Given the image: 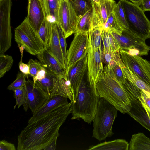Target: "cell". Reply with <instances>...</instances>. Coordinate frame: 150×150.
Returning a JSON list of instances; mask_svg holds the SVG:
<instances>
[{
    "label": "cell",
    "mask_w": 150,
    "mask_h": 150,
    "mask_svg": "<svg viewBox=\"0 0 150 150\" xmlns=\"http://www.w3.org/2000/svg\"><path fill=\"white\" fill-rule=\"evenodd\" d=\"M73 102L28 124L18 137V150H42L59 136V129L72 112Z\"/></svg>",
    "instance_id": "cell-1"
},
{
    "label": "cell",
    "mask_w": 150,
    "mask_h": 150,
    "mask_svg": "<svg viewBox=\"0 0 150 150\" xmlns=\"http://www.w3.org/2000/svg\"><path fill=\"white\" fill-rule=\"evenodd\" d=\"M97 92L121 113H127L132 107L131 99L122 84L115 78L111 69L106 65L96 85Z\"/></svg>",
    "instance_id": "cell-2"
},
{
    "label": "cell",
    "mask_w": 150,
    "mask_h": 150,
    "mask_svg": "<svg viewBox=\"0 0 150 150\" xmlns=\"http://www.w3.org/2000/svg\"><path fill=\"white\" fill-rule=\"evenodd\" d=\"M100 97L96 88L91 86L87 81L86 75L80 83L73 102L71 119L81 118L85 122L91 123Z\"/></svg>",
    "instance_id": "cell-3"
},
{
    "label": "cell",
    "mask_w": 150,
    "mask_h": 150,
    "mask_svg": "<svg viewBox=\"0 0 150 150\" xmlns=\"http://www.w3.org/2000/svg\"><path fill=\"white\" fill-rule=\"evenodd\" d=\"M118 111L104 98L100 97L93 121V137L101 141L113 134L112 127Z\"/></svg>",
    "instance_id": "cell-4"
},
{
    "label": "cell",
    "mask_w": 150,
    "mask_h": 150,
    "mask_svg": "<svg viewBox=\"0 0 150 150\" xmlns=\"http://www.w3.org/2000/svg\"><path fill=\"white\" fill-rule=\"evenodd\" d=\"M14 38L20 51L22 59L23 50L36 55L44 49L38 33L30 24L26 18L14 30Z\"/></svg>",
    "instance_id": "cell-5"
},
{
    "label": "cell",
    "mask_w": 150,
    "mask_h": 150,
    "mask_svg": "<svg viewBox=\"0 0 150 150\" xmlns=\"http://www.w3.org/2000/svg\"><path fill=\"white\" fill-rule=\"evenodd\" d=\"M124 8L129 30L146 40L149 39L150 21L139 6L127 0H119Z\"/></svg>",
    "instance_id": "cell-6"
},
{
    "label": "cell",
    "mask_w": 150,
    "mask_h": 150,
    "mask_svg": "<svg viewBox=\"0 0 150 150\" xmlns=\"http://www.w3.org/2000/svg\"><path fill=\"white\" fill-rule=\"evenodd\" d=\"M111 33L119 44L120 50L132 55L148 54L150 47L146 44V39L139 35L129 29L124 30L121 35Z\"/></svg>",
    "instance_id": "cell-7"
},
{
    "label": "cell",
    "mask_w": 150,
    "mask_h": 150,
    "mask_svg": "<svg viewBox=\"0 0 150 150\" xmlns=\"http://www.w3.org/2000/svg\"><path fill=\"white\" fill-rule=\"evenodd\" d=\"M79 19L69 0H62L58 14V23L66 38L74 34Z\"/></svg>",
    "instance_id": "cell-8"
},
{
    "label": "cell",
    "mask_w": 150,
    "mask_h": 150,
    "mask_svg": "<svg viewBox=\"0 0 150 150\" xmlns=\"http://www.w3.org/2000/svg\"><path fill=\"white\" fill-rule=\"evenodd\" d=\"M74 35L69 48L67 52V68L85 57L88 51V32H78Z\"/></svg>",
    "instance_id": "cell-9"
},
{
    "label": "cell",
    "mask_w": 150,
    "mask_h": 150,
    "mask_svg": "<svg viewBox=\"0 0 150 150\" xmlns=\"http://www.w3.org/2000/svg\"><path fill=\"white\" fill-rule=\"evenodd\" d=\"M121 59L125 67L150 86V63L138 55H131L120 50Z\"/></svg>",
    "instance_id": "cell-10"
},
{
    "label": "cell",
    "mask_w": 150,
    "mask_h": 150,
    "mask_svg": "<svg viewBox=\"0 0 150 150\" xmlns=\"http://www.w3.org/2000/svg\"><path fill=\"white\" fill-rule=\"evenodd\" d=\"M102 52V47L94 50L89 47L87 54V79L90 85L94 88H96V85L103 71Z\"/></svg>",
    "instance_id": "cell-11"
},
{
    "label": "cell",
    "mask_w": 150,
    "mask_h": 150,
    "mask_svg": "<svg viewBox=\"0 0 150 150\" xmlns=\"http://www.w3.org/2000/svg\"><path fill=\"white\" fill-rule=\"evenodd\" d=\"M12 0H0V44L3 46L11 44L10 23Z\"/></svg>",
    "instance_id": "cell-12"
},
{
    "label": "cell",
    "mask_w": 150,
    "mask_h": 150,
    "mask_svg": "<svg viewBox=\"0 0 150 150\" xmlns=\"http://www.w3.org/2000/svg\"><path fill=\"white\" fill-rule=\"evenodd\" d=\"M87 67V55L70 67L67 68L65 70L67 79L70 83L74 98L73 101L76 98L77 88L80 83L86 75Z\"/></svg>",
    "instance_id": "cell-13"
},
{
    "label": "cell",
    "mask_w": 150,
    "mask_h": 150,
    "mask_svg": "<svg viewBox=\"0 0 150 150\" xmlns=\"http://www.w3.org/2000/svg\"><path fill=\"white\" fill-rule=\"evenodd\" d=\"M28 76L25 86L28 108L33 114L43 105L50 96L41 88L34 84L33 81Z\"/></svg>",
    "instance_id": "cell-14"
},
{
    "label": "cell",
    "mask_w": 150,
    "mask_h": 150,
    "mask_svg": "<svg viewBox=\"0 0 150 150\" xmlns=\"http://www.w3.org/2000/svg\"><path fill=\"white\" fill-rule=\"evenodd\" d=\"M67 98L60 95L50 96L45 103L33 114L28 124L41 119L57 108L68 104Z\"/></svg>",
    "instance_id": "cell-15"
},
{
    "label": "cell",
    "mask_w": 150,
    "mask_h": 150,
    "mask_svg": "<svg viewBox=\"0 0 150 150\" xmlns=\"http://www.w3.org/2000/svg\"><path fill=\"white\" fill-rule=\"evenodd\" d=\"M26 18L38 33L42 22L46 18L43 0H28V14Z\"/></svg>",
    "instance_id": "cell-16"
},
{
    "label": "cell",
    "mask_w": 150,
    "mask_h": 150,
    "mask_svg": "<svg viewBox=\"0 0 150 150\" xmlns=\"http://www.w3.org/2000/svg\"><path fill=\"white\" fill-rule=\"evenodd\" d=\"M36 56L45 69L57 76L67 79L65 70L48 49L44 48L43 51L37 54Z\"/></svg>",
    "instance_id": "cell-17"
},
{
    "label": "cell",
    "mask_w": 150,
    "mask_h": 150,
    "mask_svg": "<svg viewBox=\"0 0 150 150\" xmlns=\"http://www.w3.org/2000/svg\"><path fill=\"white\" fill-rule=\"evenodd\" d=\"M130 99L132 107L127 113L150 132V116H148L145 110L139 100Z\"/></svg>",
    "instance_id": "cell-18"
},
{
    "label": "cell",
    "mask_w": 150,
    "mask_h": 150,
    "mask_svg": "<svg viewBox=\"0 0 150 150\" xmlns=\"http://www.w3.org/2000/svg\"><path fill=\"white\" fill-rule=\"evenodd\" d=\"M57 23H52V37L50 46L48 49L65 70L67 66L60 44Z\"/></svg>",
    "instance_id": "cell-19"
},
{
    "label": "cell",
    "mask_w": 150,
    "mask_h": 150,
    "mask_svg": "<svg viewBox=\"0 0 150 150\" xmlns=\"http://www.w3.org/2000/svg\"><path fill=\"white\" fill-rule=\"evenodd\" d=\"M53 95L63 96L73 102L74 98L70 83L67 79L57 76L55 87L50 96Z\"/></svg>",
    "instance_id": "cell-20"
},
{
    "label": "cell",
    "mask_w": 150,
    "mask_h": 150,
    "mask_svg": "<svg viewBox=\"0 0 150 150\" xmlns=\"http://www.w3.org/2000/svg\"><path fill=\"white\" fill-rule=\"evenodd\" d=\"M129 143L125 140L117 139L91 146L88 150H128Z\"/></svg>",
    "instance_id": "cell-21"
},
{
    "label": "cell",
    "mask_w": 150,
    "mask_h": 150,
    "mask_svg": "<svg viewBox=\"0 0 150 150\" xmlns=\"http://www.w3.org/2000/svg\"><path fill=\"white\" fill-rule=\"evenodd\" d=\"M129 150H150V138L139 132L132 135L129 143Z\"/></svg>",
    "instance_id": "cell-22"
},
{
    "label": "cell",
    "mask_w": 150,
    "mask_h": 150,
    "mask_svg": "<svg viewBox=\"0 0 150 150\" xmlns=\"http://www.w3.org/2000/svg\"><path fill=\"white\" fill-rule=\"evenodd\" d=\"M46 18L52 23H58V14L62 0H43Z\"/></svg>",
    "instance_id": "cell-23"
},
{
    "label": "cell",
    "mask_w": 150,
    "mask_h": 150,
    "mask_svg": "<svg viewBox=\"0 0 150 150\" xmlns=\"http://www.w3.org/2000/svg\"><path fill=\"white\" fill-rule=\"evenodd\" d=\"M45 69V77L41 80L37 81L34 84L41 88L50 96L55 87L58 76L50 71Z\"/></svg>",
    "instance_id": "cell-24"
},
{
    "label": "cell",
    "mask_w": 150,
    "mask_h": 150,
    "mask_svg": "<svg viewBox=\"0 0 150 150\" xmlns=\"http://www.w3.org/2000/svg\"><path fill=\"white\" fill-rule=\"evenodd\" d=\"M44 48L50 46L52 34V23L46 18L42 22L38 32Z\"/></svg>",
    "instance_id": "cell-25"
},
{
    "label": "cell",
    "mask_w": 150,
    "mask_h": 150,
    "mask_svg": "<svg viewBox=\"0 0 150 150\" xmlns=\"http://www.w3.org/2000/svg\"><path fill=\"white\" fill-rule=\"evenodd\" d=\"M124 77L141 90L150 92V86L125 66L121 68Z\"/></svg>",
    "instance_id": "cell-26"
},
{
    "label": "cell",
    "mask_w": 150,
    "mask_h": 150,
    "mask_svg": "<svg viewBox=\"0 0 150 150\" xmlns=\"http://www.w3.org/2000/svg\"><path fill=\"white\" fill-rule=\"evenodd\" d=\"M102 36L103 49L113 52H120V46L111 31L103 29Z\"/></svg>",
    "instance_id": "cell-27"
},
{
    "label": "cell",
    "mask_w": 150,
    "mask_h": 150,
    "mask_svg": "<svg viewBox=\"0 0 150 150\" xmlns=\"http://www.w3.org/2000/svg\"><path fill=\"white\" fill-rule=\"evenodd\" d=\"M117 4L114 0H99L98 4L103 25L109 14L113 12Z\"/></svg>",
    "instance_id": "cell-28"
},
{
    "label": "cell",
    "mask_w": 150,
    "mask_h": 150,
    "mask_svg": "<svg viewBox=\"0 0 150 150\" xmlns=\"http://www.w3.org/2000/svg\"><path fill=\"white\" fill-rule=\"evenodd\" d=\"M78 16L84 15L92 8L91 0H69Z\"/></svg>",
    "instance_id": "cell-29"
},
{
    "label": "cell",
    "mask_w": 150,
    "mask_h": 150,
    "mask_svg": "<svg viewBox=\"0 0 150 150\" xmlns=\"http://www.w3.org/2000/svg\"><path fill=\"white\" fill-rule=\"evenodd\" d=\"M102 27L104 30L110 31L119 35L122 34L124 30L119 24L113 11L109 14Z\"/></svg>",
    "instance_id": "cell-30"
},
{
    "label": "cell",
    "mask_w": 150,
    "mask_h": 150,
    "mask_svg": "<svg viewBox=\"0 0 150 150\" xmlns=\"http://www.w3.org/2000/svg\"><path fill=\"white\" fill-rule=\"evenodd\" d=\"M13 91L14 92V97L16 100V105L14 107V109L16 108V106L18 109L21 106L23 105L24 111H27L29 108L25 86Z\"/></svg>",
    "instance_id": "cell-31"
},
{
    "label": "cell",
    "mask_w": 150,
    "mask_h": 150,
    "mask_svg": "<svg viewBox=\"0 0 150 150\" xmlns=\"http://www.w3.org/2000/svg\"><path fill=\"white\" fill-rule=\"evenodd\" d=\"M92 8L84 15L79 17L76 30L75 33L79 32H88L91 25L92 15Z\"/></svg>",
    "instance_id": "cell-32"
},
{
    "label": "cell",
    "mask_w": 150,
    "mask_h": 150,
    "mask_svg": "<svg viewBox=\"0 0 150 150\" xmlns=\"http://www.w3.org/2000/svg\"><path fill=\"white\" fill-rule=\"evenodd\" d=\"M102 59L103 63L106 66L108 65L113 61H116L121 67L124 66L121 59L120 52H113L108 51L103 48Z\"/></svg>",
    "instance_id": "cell-33"
},
{
    "label": "cell",
    "mask_w": 150,
    "mask_h": 150,
    "mask_svg": "<svg viewBox=\"0 0 150 150\" xmlns=\"http://www.w3.org/2000/svg\"><path fill=\"white\" fill-rule=\"evenodd\" d=\"M113 12L116 20L121 28L123 30H128L129 26L127 21L125 13L120 1L115 7Z\"/></svg>",
    "instance_id": "cell-34"
},
{
    "label": "cell",
    "mask_w": 150,
    "mask_h": 150,
    "mask_svg": "<svg viewBox=\"0 0 150 150\" xmlns=\"http://www.w3.org/2000/svg\"><path fill=\"white\" fill-rule=\"evenodd\" d=\"M121 84L131 99L139 100L141 90L126 78L125 81Z\"/></svg>",
    "instance_id": "cell-35"
},
{
    "label": "cell",
    "mask_w": 150,
    "mask_h": 150,
    "mask_svg": "<svg viewBox=\"0 0 150 150\" xmlns=\"http://www.w3.org/2000/svg\"><path fill=\"white\" fill-rule=\"evenodd\" d=\"M13 60L11 56L4 54L0 55V78L8 71L13 65Z\"/></svg>",
    "instance_id": "cell-36"
},
{
    "label": "cell",
    "mask_w": 150,
    "mask_h": 150,
    "mask_svg": "<svg viewBox=\"0 0 150 150\" xmlns=\"http://www.w3.org/2000/svg\"><path fill=\"white\" fill-rule=\"evenodd\" d=\"M28 75L19 72L16 80L7 87L9 90H15L21 88L25 85Z\"/></svg>",
    "instance_id": "cell-37"
},
{
    "label": "cell",
    "mask_w": 150,
    "mask_h": 150,
    "mask_svg": "<svg viewBox=\"0 0 150 150\" xmlns=\"http://www.w3.org/2000/svg\"><path fill=\"white\" fill-rule=\"evenodd\" d=\"M108 67L111 69L116 79L121 83H123L125 78L124 76L121 67L115 61L111 62Z\"/></svg>",
    "instance_id": "cell-38"
},
{
    "label": "cell",
    "mask_w": 150,
    "mask_h": 150,
    "mask_svg": "<svg viewBox=\"0 0 150 150\" xmlns=\"http://www.w3.org/2000/svg\"><path fill=\"white\" fill-rule=\"evenodd\" d=\"M148 115H150V92L141 90L139 99Z\"/></svg>",
    "instance_id": "cell-39"
},
{
    "label": "cell",
    "mask_w": 150,
    "mask_h": 150,
    "mask_svg": "<svg viewBox=\"0 0 150 150\" xmlns=\"http://www.w3.org/2000/svg\"><path fill=\"white\" fill-rule=\"evenodd\" d=\"M57 28L59 39V42L63 56L64 58L65 64L67 66V44L66 38L64 34L59 25L57 23Z\"/></svg>",
    "instance_id": "cell-40"
},
{
    "label": "cell",
    "mask_w": 150,
    "mask_h": 150,
    "mask_svg": "<svg viewBox=\"0 0 150 150\" xmlns=\"http://www.w3.org/2000/svg\"><path fill=\"white\" fill-rule=\"evenodd\" d=\"M29 67L30 75L34 78L38 72L44 68L41 63L37 60L30 59L28 63Z\"/></svg>",
    "instance_id": "cell-41"
},
{
    "label": "cell",
    "mask_w": 150,
    "mask_h": 150,
    "mask_svg": "<svg viewBox=\"0 0 150 150\" xmlns=\"http://www.w3.org/2000/svg\"><path fill=\"white\" fill-rule=\"evenodd\" d=\"M0 150H16V149L14 144L3 140L0 141Z\"/></svg>",
    "instance_id": "cell-42"
},
{
    "label": "cell",
    "mask_w": 150,
    "mask_h": 150,
    "mask_svg": "<svg viewBox=\"0 0 150 150\" xmlns=\"http://www.w3.org/2000/svg\"><path fill=\"white\" fill-rule=\"evenodd\" d=\"M138 6L144 12L150 11V0H142Z\"/></svg>",
    "instance_id": "cell-43"
},
{
    "label": "cell",
    "mask_w": 150,
    "mask_h": 150,
    "mask_svg": "<svg viewBox=\"0 0 150 150\" xmlns=\"http://www.w3.org/2000/svg\"><path fill=\"white\" fill-rule=\"evenodd\" d=\"M19 69L21 73L25 74H30L29 67L28 64H25L20 61L19 63Z\"/></svg>",
    "instance_id": "cell-44"
},
{
    "label": "cell",
    "mask_w": 150,
    "mask_h": 150,
    "mask_svg": "<svg viewBox=\"0 0 150 150\" xmlns=\"http://www.w3.org/2000/svg\"><path fill=\"white\" fill-rule=\"evenodd\" d=\"M45 74L46 71L44 68L39 71L36 76L33 78L34 83H35L37 81L41 80L44 78Z\"/></svg>",
    "instance_id": "cell-45"
},
{
    "label": "cell",
    "mask_w": 150,
    "mask_h": 150,
    "mask_svg": "<svg viewBox=\"0 0 150 150\" xmlns=\"http://www.w3.org/2000/svg\"><path fill=\"white\" fill-rule=\"evenodd\" d=\"M57 138L54 139L48 146H46L44 150H54L56 149V142Z\"/></svg>",
    "instance_id": "cell-46"
},
{
    "label": "cell",
    "mask_w": 150,
    "mask_h": 150,
    "mask_svg": "<svg viewBox=\"0 0 150 150\" xmlns=\"http://www.w3.org/2000/svg\"><path fill=\"white\" fill-rule=\"evenodd\" d=\"M135 4L139 5L142 0H127Z\"/></svg>",
    "instance_id": "cell-47"
},
{
    "label": "cell",
    "mask_w": 150,
    "mask_h": 150,
    "mask_svg": "<svg viewBox=\"0 0 150 150\" xmlns=\"http://www.w3.org/2000/svg\"><path fill=\"white\" fill-rule=\"evenodd\" d=\"M92 1H93L96 3L97 4H98L99 0H91Z\"/></svg>",
    "instance_id": "cell-48"
},
{
    "label": "cell",
    "mask_w": 150,
    "mask_h": 150,
    "mask_svg": "<svg viewBox=\"0 0 150 150\" xmlns=\"http://www.w3.org/2000/svg\"><path fill=\"white\" fill-rule=\"evenodd\" d=\"M149 39H150V35H149Z\"/></svg>",
    "instance_id": "cell-49"
},
{
    "label": "cell",
    "mask_w": 150,
    "mask_h": 150,
    "mask_svg": "<svg viewBox=\"0 0 150 150\" xmlns=\"http://www.w3.org/2000/svg\"><path fill=\"white\" fill-rule=\"evenodd\" d=\"M149 63H150V61H149Z\"/></svg>",
    "instance_id": "cell-50"
}]
</instances>
